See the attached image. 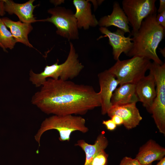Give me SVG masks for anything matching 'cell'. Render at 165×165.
<instances>
[{
    "instance_id": "cell-24",
    "label": "cell",
    "mask_w": 165,
    "mask_h": 165,
    "mask_svg": "<svg viewBox=\"0 0 165 165\" xmlns=\"http://www.w3.org/2000/svg\"><path fill=\"white\" fill-rule=\"evenodd\" d=\"M102 123L105 126L107 129L109 130H113L116 127V125L111 119L107 120H103Z\"/></svg>"
},
{
    "instance_id": "cell-13",
    "label": "cell",
    "mask_w": 165,
    "mask_h": 165,
    "mask_svg": "<svg viewBox=\"0 0 165 165\" xmlns=\"http://www.w3.org/2000/svg\"><path fill=\"white\" fill-rule=\"evenodd\" d=\"M2 0L5 12L16 15L21 22L31 24L38 21L33 14L35 8L38 5H33L35 0H30L22 4L16 3L11 0Z\"/></svg>"
},
{
    "instance_id": "cell-2",
    "label": "cell",
    "mask_w": 165,
    "mask_h": 165,
    "mask_svg": "<svg viewBox=\"0 0 165 165\" xmlns=\"http://www.w3.org/2000/svg\"><path fill=\"white\" fill-rule=\"evenodd\" d=\"M156 15V13L150 15L143 20L139 29L133 36V46L127 56L143 57L160 65L163 63L156 50L164 38L165 29L157 23Z\"/></svg>"
},
{
    "instance_id": "cell-28",
    "label": "cell",
    "mask_w": 165,
    "mask_h": 165,
    "mask_svg": "<svg viewBox=\"0 0 165 165\" xmlns=\"http://www.w3.org/2000/svg\"><path fill=\"white\" fill-rule=\"evenodd\" d=\"M90 2H91L94 6V10H96L98 6L99 5H100L102 2L104 1V0H90Z\"/></svg>"
},
{
    "instance_id": "cell-17",
    "label": "cell",
    "mask_w": 165,
    "mask_h": 165,
    "mask_svg": "<svg viewBox=\"0 0 165 165\" xmlns=\"http://www.w3.org/2000/svg\"><path fill=\"white\" fill-rule=\"evenodd\" d=\"M6 26L9 28L16 43L20 42L30 48H33L28 39V35L33 29L31 24L20 21H15L5 17L1 19Z\"/></svg>"
},
{
    "instance_id": "cell-4",
    "label": "cell",
    "mask_w": 165,
    "mask_h": 165,
    "mask_svg": "<svg viewBox=\"0 0 165 165\" xmlns=\"http://www.w3.org/2000/svg\"><path fill=\"white\" fill-rule=\"evenodd\" d=\"M52 129L56 130L59 132V139L61 141H69L71 134L75 131H79L85 133L89 130L88 127L86 125L85 119L81 116L53 115L43 121L34 136L39 147L40 145L41 138L43 134L47 130Z\"/></svg>"
},
{
    "instance_id": "cell-16",
    "label": "cell",
    "mask_w": 165,
    "mask_h": 165,
    "mask_svg": "<svg viewBox=\"0 0 165 165\" xmlns=\"http://www.w3.org/2000/svg\"><path fill=\"white\" fill-rule=\"evenodd\" d=\"M129 23L127 18L118 2H115L113 10L111 14L101 18L98 21V25L100 27L107 28L111 26L117 27L125 33L131 34L129 26Z\"/></svg>"
},
{
    "instance_id": "cell-19",
    "label": "cell",
    "mask_w": 165,
    "mask_h": 165,
    "mask_svg": "<svg viewBox=\"0 0 165 165\" xmlns=\"http://www.w3.org/2000/svg\"><path fill=\"white\" fill-rule=\"evenodd\" d=\"M112 105L136 103L138 100L135 91V84L126 83L120 85L114 91L111 100Z\"/></svg>"
},
{
    "instance_id": "cell-9",
    "label": "cell",
    "mask_w": 165,
    "mask_h": 165,
    "mask_svg": "<svg viewBox=\"0 0 165 165\" xmlns=\"http://www.w3.org/2000/svg\"><path fill=\"white\" fill-rule=\"evenodd\" d=\"M98 77L100 88L98 93L101 101V113L105 115L112 106L111 101L112 96L119 83L108 70L99 73Z\"/></svg>"
},
{
    "instance_id": "cell-5",
    "label": "cell",
    "mask_w": 165,
    "mask_h": 165,
    "mask_svg": "<svg viewBox=\"0 0 165 165\" xmlns=\"http://www.w3.org/2000/svg\"><path fill=\"white\" fill-rule=\"evenodd\" d=\"M151 64L150 60L146 58L135 56L130 59L117 61L108 70L118 81L119 85L126 83L135 84L145 76Z\"/></svg>"
},
{
    "instance_id": "cell-18",
    "label": "cell",
    "mask_w": 165,
    "mask_h": 165,
    "mask_svg": "<svg viewBox=\"0 0 165 165\" xmlns=\"http://www.w3.org/2000/svg\"><path fill=\"white\" fill-rule=\"evenodd\" d=\"M108 144V139L102 132L97 137L94 144H90L82 139L78 140L75 145L81 147L85 153L86 160L84 165H91L95 156L100 151L105 150Z\"/></svg>"
},
{
    "instance_id": "cell-14",
    "label": "cell",
    "mask_w": 165,
    "mask_h": 165,
    "mask_svg": "<svg viewBox=\"0 0 165 165\" xmlns=\"http://www.w3.org/2000/svg\"><path fill=\"white\" fill-rule=\"evenodd\" d=\"M165 155V148L151 139L140 148L135 158L141 165H152L153 162L160 160Z\"/></svg>"
},
{
    "instance_id": "cell-30",
    "label": "cell",
    "mask_w": 165,
    "mask_h": 165,
    "mask_svg": "<svg viewBox=\"0 0 165 165\" xmlns=\"http://www.w3.org/2000/svg\"><path fill=\"white\" fill-rule=\"evenodd\" d=\"M160 52L162 54L163 57H165V48H164L163 49H160Z\"/></svg>"
},
{
    "instance_id": "cell-11",
    "label": "cell",
    "mask_w": 165,
    "mask_h": 165,
    "mask_svg": "<svg viewBox=\"0 0 165 165\" xmlns=\"http://www.w3.org/2000/svg\"><path fill=\"white\" fill-rule=\"evenodd\" d=\"M99 29L102 34L105 35L104 37L108 38L109 43L112 47L113 58L115 60H119V57L122 53L126 55L131 50L133 43L131 42V35L130 34L128 36L125 37V33L118 28L114 32L104 27H100Z\"/></svg>"
},
{
    "instance_id": "cell-15",
    "label": "cell",
    "mask_w": 165,
    "mask_h": 165,
    "mask_svg": "<svg viewBox=\"0 0 165 165\" xmlns=\"http://www.w3.org/2000/svg\"><path fill=\"white\" fill-rule=\"evenodd\" d=\"M73 3L76 10L74 16L78 29L87 30L90 27L98 25V21L92 13L91 5L89 0H73Z\"/></svg>"
},
{
    "instance_id": "cell-26",
    "label": "cell",
    "mask_w": 165,
    "mask_h": 165,
    "mask_svg": "<svg viewBox=\"0 0 165 165\" xmlns=\"http://www.w3.org/2000/svg\"><path fill=\"white\" fill-rule=\"evenodd\" d=\"M6 13L4 9V2L2 0H0V15L3 16ZM0 47L2 48L3 50L5 52H7V50H6L2 45L0 43Z\"/></svg>"
},
{
    "instance_id": "cell-8",
    "label": "cell",
    "mask_w": 165,
    "mask_h": 165,
    "mask_svg": "<svg viewBox=\"0 0 165 165\" xmlns=\"http://www.w3.org/2000/svg\"><path fill=\"white\" fill-rule=\"evenodd\" d=\"M156 0H123V9L129 24L132 27L131 35L139 29L143 20L148 16L156 13Z\"/></svg>"
},
{
    "instance_id": "cell-10",
    "label": "cell",
    "mask_w": 165,
    "mask_h": 165,
    "mask_svg": "<svg viewBox=\"0 0 165 165\" xmlns=\"http://www.w3.org/2000/svg\"><path fill=\"white\" fill-rule=\"evenodd\" d=\"M136 104L113 105L107 114L110 118L114 115L120 117L124 127L127 130L131 129L137 126L142 119Z\"/></svg>"
},
{
    "instance_id": "cell-3",
    "label": "cell",
    "mask_w": 165,
    "mask_h": 165,
    "mask_svg": "<svg viewBox=\"0 0 165 165\" xmlns=\"http://www.w3.org/2000/svg\"><path fill=\"white\" fill-rule=\"evenodd\" d=\"M69 44V52L64 63L59 64L57 60L53 64L46 65L43 71L38 73H35L31 69L30 70L29 80L36 87L41 86L49 78L66 81L73 79L79 74L84 66L78 59V55L73 44L70 42Z\"/></svg>"
},
{
    "instance_id": "cell-20",
    "label": "cell",
    "mask_w": 165,
    "mask_h": 165,
    "mask_svg": "<svg viewBox=\"0 0 165 165\" xmlns=\"http://www.w3.org/2000/svg\"><path fill=\"white\" fill-rule=\"evenodd\" d=\"M0 43L4 49H13L16 42L0 18Z\"/></svg>"
},
{
    "instance_id": "cell-1",
    "label": "cell",
    "mask_w": 165,
    "mask_h": 165,
    "mask_svg": "<svg viewBox=\"0 0 165 165\" xmlns=\"http://www.w3.org/2000/svg\"><path fill=\"white\" fill-rule=\"evenodd\" d=\"M31 102L44 113L84 115L101 107L99 94L91 86L49 78L32 96Z\"/></svg>"
},
{
    "instance_id": "cell-25",
    "label": "cell",
    "mask_w": 165,
    "mask_h": 165,
    "mask_svg": "<svg viewBox=\"0 0 165 165\" xmlns=\"http://www.w3.org/2000/svg\"><path fill=\"white\" fill-rule=\"evenodd\" d=\"M111 118V119L116 125H119L123 124V121L120 117L114 115L112 116Z\"/></svg>"
},
{
    "instance_id": "cell-6",
    "label": "cell",
    "mask_w": 165,
    "mask_h": 165,
    "mask_svg": "<svg viewBox=\"0 0 165 165\" xmlns=\"http://www.w3.org/2000/svg\"><path fill=\"white\" fill-rule=\"evenodd\" d=\"M153 74L156 86V96L150 113L159 131L165 134V63L153 62L149 69Z\"/></svg>"
},
{
    "instance_id": "cell-21",
    "label": "cell",
    "mask_w": 165,
    "mask_h": 165,
    "mask_svg": "<svg viewBox=\"0 0 165 165\" xmlns=\"http://www.w3.org/2000/svg\"><path fill=\"white\" fill-rule=\"evenodd\" d=\"M108 154L104 150L100 151L94 158L91 165H107Z\"/></svg>"
},
{
    "instance_id": "cell-22",
    "label": "cell",
    "mask_w": 165,
    "mask_h": 165,
    "mask_svg": "<svg viewBox=\"0 0 165 165\" xmlns=\"http://www.w3.org/2000/svg\"><path fill=\"white\" fill-rule=\"evenodd\" d=\"M119 165H141L135 158L125 156L120 161Z\"/></svg>"
},
{
    "instance_id": "cell-23",
    "label": "cell",
    "mask_w": 165,
    "mask_h": 165,
    "mask_svg": "<svg viewBox=\"0 0 165 165\" xmlns=\"http://www.w3.org/2000/svg\"><path fill=\"white\" fill-rule=\"evenodd\" d=\"M156 20L157 24L165 29V11L157 15Z\"/></svg>"
},
{
    "instance_id": "cell-29",
    "label": "cell",
    "mask_w": 165,
    "mask_h": 165,
    "mask_svg": "<svg viewBox=\"0 0 165 165\" xmlns=\"http://www.w3.org/2000/svg\"><path fill=\"white\" fill-rule=\"evenodd\" d=\"M156 165H165V157L162 159Z\"/></svg>"
},
{
    "instance_id": "cell-12",
    "label": "cell",
    "mask_w": 165,
    "mask_h": 165,
    "mask_svg": "<svg viewBox=\"0 0 165 165\" xmlns=\"http://www.w3.org/2000/svg\"><path fill=\"white\" fill-rule=\"evenodd\" d=\"M154 77L150 71L148 75L140 79L135 84V91L138 101L142 103L147 111L150 113L156 96Z\"/></svg>"
},
{
    "instance_id": "cell-7",
    "label": "cell",
    "mask_w": 165,
    "mask_h": 165,
    "mask_svg": "<svg viewBox=\"0 0 165 165\" xmlns=\"http://www.w3.org/2000/svg\"><path fill=\"white\" fill-rule=\"evenodd\" d=\"M48 13L51 15L50 17L38 21L52 23L57 28V34L68 40L79 38L77 20L71 9L56 6L49 9Z\"/></svg>"
},
{
    "instance_id": "cell-27",
    "label": "cell",
    "mask_w": 165,
    "mask_h": 165,
    "mask_svg": "<svg viewBox=\"0 0 165 165\" xmlns=\"http://www.w3.org/2000/svg\"><path fill=\"white\" fill-rule=\"evenodd\" d=\"M164 11H165V0H160L159 7L157 11L159 13H160Z\"/></svg>"
}]
</instances>
